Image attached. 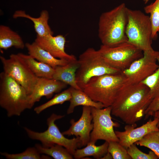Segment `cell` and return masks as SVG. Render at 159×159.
Segmentation results:
<instances>
[{
  "mask_svg": "<svg viewBox=\"0 0 159 159\" xmlns=\"http://www.w3.org/2000/svg\"><path fill=\"white\" fill-rule=\"evenodd\" d=\"M13 17L14 18L21 17L30 20L34 24L37 36L42 37L53 34V32L48 24L49 15L48 12L46 10H42L40 16L37 18L33 17L27 14L25 11L21 10L16 11Z\"/></svg>",
  "mask_w": 159,
  "mask_h": 159,
  "instance_id": "17",
  "label": "cell"
},
{
  "mask_svg": "<svg viewBox=\"0 0 159 159\" xmlns=\"http://www.w3.org/2000/svg\"><path fill=\"white\" fill-rule=\"evenodd\" d=\"M133 144L127 148L128 154L132 159H157L158 157L152 150L148 153L143 152Z\"/></svg>",
  "mask_w": 159,
  "mask_h": 159,
  "instance_id": "30",
  "label": "cell"
},
{
  "mask_svg": "<svg viewBox=\"0 0 159 159\" xmlns=\"http://www.w3.org/2000/svg\"><path fill=\"white\" fill-rule=\"evenodd\" d=\"M30 98L25 88L3 71L0 74V106L7 116H19L30 109Z\"/></svg>",
  "mask_w": 159,
  "mask_h": 159,
  "instance_id": "3",
  "label": "cell"
},
{
  "mask_svg": "<svg viewBox=\"0 0 159 159\" xmlns=\"http://www.w3.org/2000/svg\"><path fill=\"white\" fill-rule=\"evenodd\" d=\"M156 134L159 138V131H156Z\"/></svg>",
  "mask_w": 159,
  "mask_h": 159,
  "instance_id": "35",
  "label": "cell"
},
{
  "mask_svg": "<svg viewBox=\"0 0 159 159\" xmlns=\"http://www.w3.org/2000/svg\"><path fill=\"white\" fill-rule=\"evenodd\" d=\"M158 32H159V31H158Z\"/></svg>",
  "mask_w": 159,
  "mask_h": 159,
  "instance_id": "36",
  "label": "cell"
},
{
  "mask_svg": "<svg viewBox=\"0 0 159 159\" xmlns=\"http://www.w3.org/2000/svg\"><path fill=\"white\" fill-rule=\"evenodd\" d=\"M71 97V89H68L55 95L53 97L45 103L35 107L34 111L37 114L52 106L62 104L66 101H69Z\"/></svg>",
  "mask_w": 159,
  "mask_h": 159,
  "instance_id": "25",
  "label": "cell"
},
{
  "mask_svg": "<svg viewBox=\"0 0 159 159\" xmlns=\"http://www.w3.org/2000/svg\"><path fill=\"white\" fill-rule=\"evenodd\" d=\"M154 117H157L159 119V110L155 112L153 115ZM158 126L159 127V122L158 124Z\"/></svg>",
  "mask_w": 159,
  "mask_h": 159,
  "instance_id": "33",
  "label": "cell"
},
{
  "mask_svg": "<svg viewBox=\"0 0 159 159\" xmlns=\"http://www.w3.org/2000/svg\"><path fill=\"white\" fill-rule=\"evenodd\" d=\"M35 147L41 154L50 156L54 159H72L73 155L64 147L54 144L49 147H45L42 145L36 144Z\"/></svg>",
  "mask_w": 159,
  "mask_h": 159,
  "instance_id": "23",
  "label": "cell"
},
{
  "mask_svg": "<svg viewBox=\"0 0 159 159\" xmlns=\"http://www.w3.org/2000/svg\"><path fill=\"white\" fill-rule=\"evenodd\" d=\"M25 47L29 55L38 61L48 64L54 69L58 66L65 65L70 62L65 59L54 57L35 42L32 43H26Z\"/></svg>",
  "mask_w": 159,
  "mask_h": 159,
  "instance_id": "18",
  "label": "cell"
},
{
  "mask_svg": "<svg viewBox=\"0 0 159 159\" xmlns=\"http://www.w3.org/2000/svg\"><path fill=\"white\" fill-rule=\"evenodd\" d=\"M4 71L23 87L30 95L32 92L38 77L31 71L18 54H12L8 59L1 56Z\"/></svg>",
  "mask_w": 159,
  "mask_h": 159,
  "instance_id": "9",
  "label": "cell"
},
{
  "mask_svg": "<svg viewBox=\"0 0 159 159\" xmlns=\"http://www.w3.org/2000/svg\"><path fill=\"white\" fill-rule=\"evenodd\" d=\"M14 47L18 49H23L25 44L20 36L9 27L0 26V48L6 50Z\"/></svg>",
  "mask_w": 159,
  "mask_h": 159,
  "instance_id": "20",
  "label": "cell"
},
{
  "mask_svg": "<svg viewBox=\"0 0 159 159\" xmlns=\"http://www.w3.org/2000/svg\"><path fill=\"white\" fill-rule=\"evenodd\" d=\"M159 110V96L154 98L151 102L145 112L146 118L153 116L155 112Z\"/></svg>",
  "mask_w": 159,
  "mask_h": 159,
  "instance_id": "31",
  "label": "cell"
},
{
  "mask_svg": "<svg viewBox=\"0 0 159 159\" xmlns=\"http://www.w3.org/2000/svg\"><path fill=\"white\" fill-rule=\"evenodd\" d=\"M159 119L154 117L153 120L150 119L142 126L135 128L136 124L127 125L123 131H115L116 135L119 140V142L125 148L141 139L145 135L152 132L159 131L158 126Z\"/></svg>",
  "mask_w": 159,
  "mask_h": 159,
  "instance_id": "12",
  "label": "cell"
},
{
  "mask_svg": "<svg viewBox=\"0 0 159 159\" xmlns=\"http://www.w3.org/2000/svg\"><path fill=\"white\" fill-rule=\"evenodd\" d=\"M67 85L53 79L38 77L32 93L29 95L30 109L44 96L51 98L54 93H58L65 88Z\"/></svg>",
  "mask_w": 159,
  "mask_h": 159,
  "instance_id": "15",
  "label": "cell"
},
{
  "mask_svg": "<svg viewBox=\"0 0 159 159\" xmlns=\"http://www.w3.org/2000/svg\"><path fill=\"white\" fill-rule=\"evenodd\" d=\"M0 154L7 159H50L47 155L41 156L35 147H29L19 153L10 154L7 152H1Z\"/></svg>",
  "mask_w": 159,
  "mask_h": 159,
  "instance_id": "26",
  "label": "cell"
},
{
  "mask_svg": "<svg viewBox=\"0 0 159 159\" xmlns=\"http://www.w3.org/2000/svg\"><path fill=\"white\" fill-rule=\"evenodd\" d=\"M145 12L150 14L149 16L151 22L152 39L157 37V32L159 31V0H155L153 3L144 8Z\"/></svg>",
  "mask_w": 159,
  "mask_h": 159,
  "instance_id": "24",
  "label": "cell"
},
{
  "mask_svg": "<svg viewBox=\"0 0 159 159\" xmlns=\"http://www.w3.org/2000/svg\"><path fill=\"white\" fill-rule=\"evenodd\" d=\"M159 56V52L153 49L143 52L142 57L121 72L125 78L123 85L140 82L153 73L158 66L157 57Z\"/></svg>",
  "mask_w": 159,
  "mask_h": 159,
  "instance_id": "10",
  "label": "cell"
},
{
  "mask_svg": "<svg viewBox=\"0 0 159 159\" xmlns=\"http://www.w3.org/2000/svg\"><path fill=\"white\" fill-rule=\"evenodd\" d=\"M78 60L79 67L76 72V81L81 89L94 77L121 72L107 63L98 50L92 48L87 49L80 55Z\"/></svg>",
  "mask_w": 159,
  "mask_h": 159,
  "instance_id": "6",
  "label": "cell"
},
{
  "mask_svg": "<svg viewBox=\"0 0 159 159\" xmlns=\"http://www.w3.org/2000/svg\"><path fill=\"white\" fill-rule=\"evenodd\" d=\"M42 48L54 57L71 61L77 59L73 55L67 53L65 50L66 39L62 35L54 36L49 35L44 37L37 35L34 41Z\"/></svg>",
  "mask_w": 159,
  "mask_h": 159,
  "instance_id": "14",
  "label": "cell"
},
{
  "mask_svg": "<svg viewBox=\"0 0 159 159\" xmlns=\"http://www.w3.org/2000/svg\"><path fill=\"white\" fill-rule=\"evenodd\" d=\"M109 143L108 152L112 155L113 159H131L127 149L119 142H111Z\"/></svg>",
  "mask_w": 159,
  "mask_h": 159,
  "instance_id": "29",
  "label": "cell"
},
{
  "mask_svg": "<svg viewBox=\"0 0 159 159\" xmlns=\"http://www.w3.org/2000/svg\"><path fill=\"white\" fill-rule=\"evenodd\" d=\"M157 61L158 66L156 70L141 82L149 88L152 100L159 96V56L157 57Z\"/></svg>",
  "mask_w": 159,
  "mask_h": 159,
  "instance_id": "28",
  "label": "cell"
},
{
  "mask_svg": "<svg viewBox=\"0 0 159 159\" xmlns=\"http://www.w3.org/2000/svg\"><path fill=\"white\" fill-rule=\"evenodd\" d=\"M18 54L23 59L33 73L37 77L52 79L54 69L42 62L37 61L29 55Z\"/></svg>",
  "mask_w": 159,
  "mask_h": 159,
  "instance_id": "21",
  "label": "cell"
},
{
  "mask_svg": "<svg viewBox=\"0 0 159 159\" xmlns=\"http://www.w3.org/2000/svg\"><path fill=\"white\" fill-rule=\"evenodd\" d=\"M135 144L149 148L156 154L159 159V138L156 131L148 134Z\"/></svg>",
  "mask_w": 159,
  "mask_h": 159,
  "instance_id": "27",
  "label": "cell"
},
{
  "mask_svg": "<svg viewBox=\"0 0 159 159\" xmlns=\"http://www.w3.org/2000/svg\"><path fill=\"white\" fill-rule=\"evenodd\" d=\"M125 78L121 73L106 74L91 78L82 90L92 100L102 103L105 107L111 106Z\"/></svg>",
  "mask_w": 159,
  "mask_h": 159,
  "instance_id": "4",
  "label": "cell"
},
{
  "mask_svg": "<svg viewBox=\"0 0 159 159\" xmlns=\"http://www.w3.org/2000/svg\"><path fill=\"white\" fill-rule=\"evenodd\" d=\"M92 120L91 107L84 106L79 120L75 121L74 119H72L70 121L71 125L69 129L62 132L64 135L79 137L80 148L86 146L90 141L91 132L93 126L91 123Z\"/></svg>",
  "mask_w": 159,
  "mask_h": 159,
  "instance_id": "13",
  "label": "cell"
},
{
  "mask_svg": "<svg viewBox=\"0 0 159 159\" xmlns=\"http://www.w3.org/2000/svg\"><path fill=\"white\" fill-rule=\"evenodd\" d=\"M70 87L71 97L69 100V106L67 110V114L72 113L75 108L80 105L94 107L98 109L105 107L102 103L93 101L82 90Z\"/></svg>",
  "mask_w": 159,
  "mask_h": 159,
  "instance_id": "19",
  "label": "cell"
},
{
  "mask_svg": "<svg viewBox=\"0 0 159 159\" xmlns=\"http://www.w3.org/2000/svg\"><path fill=\"white\" fill-rule=\"evenodd\" d=\"M101 159H113V158L111 154L108 152Z\"/></svg>",
  "mask_w": 159,
  "mask_h": 159,
  "instance_id": "32",
  "label": "cell"
},
{
  "mask_svg": "<svg viewBox=\"0 0 159 159\" xmlns=\"http://www.w3.org/2000/svg\"><path fill=\"white\" fill-rule=\"evenodd\" d=\"M111 106L98 109L91 107L93 128L90 133V141L96 142L98 140H103L108 143L119 142L114 127L119 124L114 122L111 115Z\"/></svg>",
  "mask_w": 159,
  "mask_h": 159,
  "instance_id": "11",
  "label": "cell"
},
{
  "mask_svg": "<svg viewBox=\"0 0 159 159\" xmlns=\"http://www.w3.org/2000/svg\"><path fill=\"white\" fill-rule=\"evenodd\" d=\"M152 100L149 88L142 82L123 85L111 106V114L127 125L136 124Z\"/></svg>",
  "mask_w": 159,
  "mask_h": 159,
  "instance_id": "1",
  "label": "cell"
},
{
  "mask_svg": "<svg viewBox=\"0 0 159 159\" xmlns=\"http://www.w3.org/2000/svg\"><path fill=\"white\" fill-rule=\"evenodd\" d=\"M98 50L107 63L121 72L143 55L142 51L128 42L112 47L102 44Z\"/></svg>",
  "mask_w": 159,
  "mask_h": 159,
  "instance_id": "8",
  "label": "cell"
},
{
  "mask_svg": "<svg viewBox=\"0 0 159 159\" xmlns=\"http://www.w3.org/2000/svg\"><path fill=\"white\" fill-rule=\"evenodd\" d=\"M64 116L52 113L47 119L48 128L43 132H36L26 127L24 129L30 139L39 141L43 146L49 147L54 144L59 145L64 147L73 156L77 148H80L79 137L67 138L55 123L56 121Z\"/></svg>",
  "mask_w": 159,
  "mask_h": 159,
  "instance_id": "7",
  "label": "cell"
},
{
  "mask_svg": "<svg viewBox=\"0 0 159 159\" xmlns=\"http://www.w3.org/2000/svg\"><path fill=\"white\" fill-rule=\"evenodd\" d=\"M127 13V21L125 33L127 42L143 52L153 49L149 16L140 10L128 8Z\"/></svg>",
  "mask_w": 159,
  "mask_h": 159,
  "instance_id": "5",
  "label": "cell"
},
{
  "mask_svg": "<svg viewBox=\"0 0 159 159\" xmlns=\"http://www.w3.org/2000/svg\"><path fill=\"white\" fill-rule=\"evenodd\" d=\"M127 8L125 3H122L100 16L98 35L102 45L112 47L127 42L125 33Z\"/></svg>",
  "mask_w": 159,
  "mask_h": 159,
  "instance_id": "2",
  "label": "cell"
},
{
  "mask_svg": "<svg viewBox=\"0 0 159 159\" xmlns=\"http://www.w3.org/2000/svg\"><path fill=\"white\" fill-rule=\"evenodd\" d=\"M145 4L147 3L149 0H143Z\"/></svg>",
  "mask_w": 159,
  "mask_h": 159,
  "instance_id": "34",
  "label": "cell"
},
{
  "mask_svg": "<svg viewBox=\"0 0 159 159\" xmlns=\"http://www.w3.org/2000/svg\"><path fill=\"white\" fill-rule=\"evenodd\" d=\"M79 67L77 59L69 62L65 65L57 66L54 68L52 79L61 81L73 88L81 90L76 81V72Z\"/></svg>",
  "mask_w": 159,
  "mask_h": 159,
  "instance_id": "16",
  "label": "cell"
},
{
  "mask_svg": "<svg viewBox=\"0 0 159 159\" xmlns=\"http://www.w3.org/2000/svg\"><path fill=\"white\" fill-rule=\"evenodd\" d=\"M96 142L90 141L86 147L81 149H77L73 155L75 159H80L85 157L92 156L96 159L101 158L108 152L109 143L105 141L102 144L97 146Z\"/></svg>",
  "mask_w": 159,
  "mask_h": 159,
  "instance_id": "22",
  "label": "cell"
}]
</instances>
